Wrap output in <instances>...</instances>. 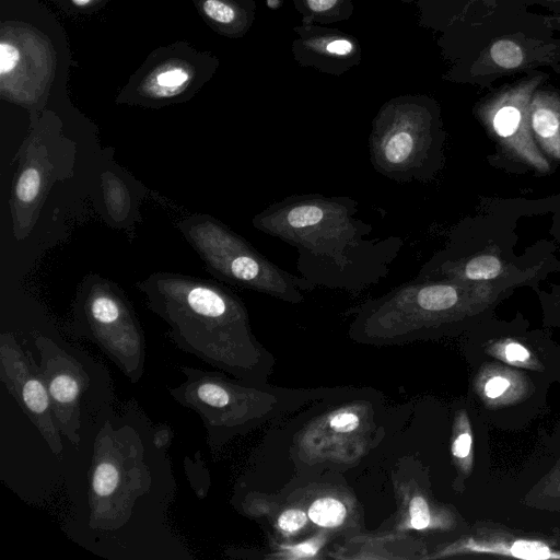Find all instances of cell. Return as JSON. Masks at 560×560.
<instances>
[{
  "label": "cell",
  "instance_id": "obj_6",
  "mask_svg": "<svg viewBox=\"0 0 560 560\" xmlns=\"http://www.w3.org/2000/svg\"><path fill=\"white\" fill-rule=\"evenodd\" d=\"M70 330L96 345L130 382L142 377L144 334L131 304L115 283L98 276H90L81 283Z\"/></svg>",
  "mask_w": 560,
  "mask_h": 560
},
{
  "label": "cell",
  "instance_id": "obj_1",
  "mask_svg": "<svg viewBox=\"0 0 560 560\" xmlns=\"http://www.w3.org/2000/svg\"><path fill=\"white\" fill-rule=\"evenodd\" d=\"M91 439L88 470V513L80 537L96 551L114 558L149 550V542L172 537L167 509L176 480L166 451L153 441V430L135 401L120 410L103 408L83 429ZM82 430V431H83Z\"/></svg>",
  "mask_w": 560,
  "mask_h": 560
},
{
  "label": "cell",
  "instance_id": "obj_11",
  "mask_svg": "<svg viewBox=\"0 0 560 560\" xmlns=\"http://www.w3.org/2000/svg\"><path fill=\"white\" fill-rule=\"evenodd\" d=\"M0 378L50 451L60 456L63 450L62 434L55 421L47 387L37 373L33 358L10 334L0 337Z\"/></svg>",
  "mask_w": 560,
  "mask_h": 560
},
{
  "label": "cell",
  "instance_id": "obj_5",
  "mask_svg": "<svg viewBox=\"0 0 560 560\" xmlns=\"http://www.w3.org/2000/svg\"><path fill=\"white\" fill-rule=\"evenodd\" d=\"M178 228L208 269L225 282L293 303L303 301L304 291L315 288L304 277L273 264L245 238L207 214L189 217Z\"/></svg>",
  "mask_w": 560,
  "mask_h": 560
},
{
  "label": "cell",
  "instance_id": "obj_10",
  "mask_svg": "<svg viewBox=\"0 0 560 560\" xmlns=\"http://www.w3.org/2000/svg\"><path fill=\"white\" fill-rule=\"evenodd\" d=\"M551 32L518 30L487 39L475 56L471 80L490 88L498 79L551 68L560 74V38Z\"/></svg>",
  "mask_w": 560,
  "mask_h": 560
},
{
  "label": "cell",
  "instance_id": "obj_2",
  "mask_svg": "<svg viewBox=\"0 0 560 560\" xmlns=\"http://www.w3.org/2000/svg\"><path fill=\"white\" fill-rule=\"evenodd\" d=\"M348 196L291 195L253 219L258 231L298 250L296 269L314 287L357 291L387 277L398 256V236L368 238L372 224L358 217Z\"/></svg>",
  "mask_w": 560,
  "mask_h": 560
},
{
  "label": "cell",
  "instance_id": "obj_3",
  "mask_svg": "<svg viewBox=\"0 0 560 560\" xmlns=\"http://www.w3.org/2000/svg\"><path fill=\"white\" fill-rule=\"evenodd\" d=\"M149 308L170 327L183 351L219 368L230 366L245 327L242 302L218 283L178 273L158 272L138 283Z\"/></svg>",
  "mask_w": 560,
  "mask_h": 560
},
{
  "label": "cell",
  "instance_id": "obj_12",
  "mask_svg": "<svg viewBox=\"0 0 560 560\" xmlns=\"http://www.w3.org/2000/svg\"><path fill=\"white\" fill-rule=\"evenodd\" d=\"M544 85L532 96L529 126L541 153L548 160L560 162V92Z\"/></svg>",
  "mask_w": 560,
  "mask_h": 560
},
{
  "label": "cell",
  "instance_id": "obj_15",
  "mask_svg": "<svg viewBox=\"0 0 560 560\" xmlns=\"http://www.w3.org/2000/svg\"><path fill=\"white\" fill-rule=\"evenodd\" d=\"M346 514L345 505L334 498L318 499L308 509V517L323 527L339 526Z\"/></svg>",
  "mask_w": 560,
  "mask_h": 560
},
{
  "label": "cell",
  "instance_id": "obj_24",
  "mask_svg": "<svg viewBox=\"0 0 560 560\" xmlns=\"http://www.w3.org/2000/svg\"><path fill=\"white\" fill-rule=\"evenodd\" d=\"M358 424H359L358 417L355 415L349 413V412L339 413L330 420L331 428H334L336 431H340V432L352 431L358 427Z\"/></svg>",
  "mask_w": 560,
  "mask_h": 560
},
{
  "label": "cell",
  "instance_id": "obj_19",
  "mask_svg": "<svg viewBox=\"0 0 560 560\" xmlns=\"http://www.w3.org/2000/svg\"><path fill=\"white\" fill-rule=\"evenodd\" d=\"M502 354L512 364H527L532 361L529 350L515 341L506 342L502 348Z\"/></svg>",
  "mask_w": 560,
  "mask_h": 560
},
{
  "label": "cell",
  "instance_id": "obj_32",
  "mask_svg": "<svg viewBox=\"0 0 560 560\" xmlns=\"http://www.w3.org/2000/svg\"><path fill=\"white\" fill-rule=\"evenodd\" d=\"M316 549L317 547L313 546V544H304L293 548L292 551L299 553L300 556H310L315 553Z\"/></svg>",
  "mask_w": 560,
  "mask_h": 560
},
{
  "label": "cell",
  "instance_id": "obj_16",
  "mask_svg": "<svg viewBox=\"0 0 560 560\" xmlns=\"http://www.w3.org/2000/svg\"><path fill=\"white\" fill-rule=\"evenodd\" d=\"M197 453L191 462L185 458V470L191 488L199 498H205L208 489V474Z\"/></svg>",
  "mask_w": 560,
  "mask_h": 560
},
{
  "label": "cell",
  "instance_id": "obj_22",
  "mask_svg": "<svg viewBox=\"0 0 560 560\" xmlns=\"http://www.w3.org/2000/svg\"><path fill=\"white\" fill-rule=\"evenodd\" d=\"M188 80V74L182 69L164 71L156 77V82L162 88L175 89Z\"/></svg>",
  "mask_w": 560,
  "mask_h": 560
},
{
  "label": "cell",
  "instance_id": "obj_21",
  "mask_svg": "<svg viewBox=\"0 0 560 560\" xmlns=\"http://www.w3.org/2000/svg\"><path fill=\"white\" fill-rule=\"evenodd\" d=\"M307 516L301 510H288L283 512L278 520L279 527L288 533L302 528L306 523Z\"/></svg>",
  "mask_w": 560,
  "mask_h": 560
},
{
  "label": "cell",
  "instance_id": "obj_18",
  "mask_svg": "<svg viewBox=\"0 0 560 560\" xmlns=\"http://www.w3.org/2000/svg\"><path fill=\"white\" fill-rule=\"evenodd\" d=\"M410 524L416 529H423L430 523V512L425 500L421 497L412 499L409 505Z\"/></svg>",
  "mask_w": 560,
  "mask_h": 560
},
{
  "label": "cell",
  "instance_id": "obj_14",
  "mask_svg": "<svg viewBox=\"0 0 560 560\" xmlns=\"http://www.w3.org/2000/svg\"><path fill=\"white\" fill-rule=\"evenodd\" d=\"M467 550L479 553L509 556L527 560L560 559V551L544 541L534 539L475 540L466 544Z\"/></svg>",
  "mask_w": 560,
  "mask_h": 560
},
{
  "label": "cell",
  "instance_id": "obj_17",
  "mask_svg": "<svg viewBox=\"0 0 560 560\" xmlns=\"http://www.w3.org/2000/svg\"><path fill=\"white\" fill-rule=\"evenodd\" d=\"M202 9L208 18L219 23L228 24L235 18L234 10L220 0H206Z\"/></svg>",
  "mask_w": 560,
  "mask_h": 560
},
{
  "label": "cell",
  "instance_id": "obj_27",
  "mask_svg": "<svg viewBox=\"0 0 560 560\" xmlns=\"http://www.w3.org/2000/svg\"><path fill=\"white\" fill-rule=\"evenodd\" d=\"M327 50L335 55H347L352 50V44L346 39H337L327 45Z\"/></svg>",
  "mask_w": 560,
  "mask_h": 560
},
{
  "label": "cell",
  "instance_id": "obj_29",
  "mask_svg": "<svg viewBox=\"0 0 560 560\" xmlns=\"http://www.w3.org/2000/svg\"><path fill=\"white\" fill-rule=\"evenodd\" d=\"M544 25L551 32L560 31V13L541 15Z\"/></svg>",
  "mask_w": 560,
  "mask_h": 560
},
{
  "label": "cell",
  "instance_id": "obj_4",
  "mask_svg": "<svg viewBox=\"0 0 560 560\" xmlns=\"http://www.w3.org/2000/svg\"><path fill=\"white\" fill-rule=\"evenodd\" d=\"M34 345L39 355L36 370L47 387L57 427L77 448L82 430L114 404L110 375L101 362L62 340L38 335Z\"/></svg>",
  "mask_w": 560,
  "mask_h": 560
},
{
  "label": "cell",
  "instance_id": "obj_28",
  "mask_svg": "<svg viewBox=\"0 0 560 560\" xmlns=\"http://www.w3.org/2000/svg\"><path fill=\"white\" fill-rule=\"evenodd\" d=\"M524 5L538 4L553 13H560V0H515Z\"/></svg>",
  "mask_w": 560,
  "mask_h": 560
},
{
  "label": "cell",
  "instance_id": "obj_13",
  "mask_svg": "<svg viewBox=\"0 0 560 560\" xmlns=\"http://www.w3.org/2000/svg\"><path fill=\"white\" fill-rule=\"evenodd\" d=\"M38 160L37 153H34L19 170L12 196L14 215L31 217L46 186L50 171H44V164L38 163Z\"/></svg>",
  "mask_w": 560,
  "mask_h": 560
},
{
  "label": "cell",
  "instance_id": "obj_25",
  "mask_svg": "<svg viewBox=\"0 0 560 560\" xmlns=\"http://www.w3.org/2000/svg\"><path fill=\"white\" fill-rule=\"evenodd\" d=\"M471 435L468 431L458 434L452 446L453 455L462 459L468 457L471 451Z\"/></svg>",
  "mask_w": 560,
  "mask_h": 560
},
{
  "label": "cell",
  "instance_id": "obj_34",
  "mask_svg": "<svg viewBox=\"0 0 560 560\" xmlns=\"http://www.w3.org/2000/svg\"><path fill=\"white\" fill-rule=\"evenodd\" d=\"M121 191H122V190L120 189V190H119L117 194H115V195H116L117 197H119V196H120V194H121ZM121 201H122L121 199H118L117 203L115 202V205H120V203H121Z\"/></svg>",
  "mask_w": 560,
  "mask_h": 560
},
{
  "label": "cell",
  "instance_id": "obj_31",
  "mask_svg": "<svg viewBox=\"0 0 560 560\" xmlns=\"http://www.w3.org/2000/svg\"><path fill=\"white\" fill-rule=\"evenodd\" d=\"M475 1L480 3L481 9L487 14H492L493 12H495L501 2V0H475Z\"/></svg>",
  "mask_w": 560,
  "mask_h": 560
},
{
  "label": "cell",
  "instance_id": "obj_26",
  "mask_svg": "<svg viewBox=\"0 0 560 560\" xmlns=\"http://www.w3.org/2000/svg\"><path fill=\"white\" fill-rule=\"evenodd\" d=\"M172 440L173 431L167 424H162L153 430V441L159 448L166 451L170 447Z\"/></svg>",
  "mask_w": 560,
  "mask_h": 560
},
{
  "label": "cell",
  "instance_id": "obj_8",
  "mask_svg": "<svg viewBox=\"0 0 560 560\" xmlns=\"http://www.w3.org/2000/svg\"><path fill=\"white\" fill-rule=\"evenodd\" d=\"M550 74L542 70L524 73L488 93L476 106L475 114L501 152L511 160L547 174L549 160L535 143L529 126V103L534 92Z\"/></svg>",
  "mask_w": 560,
  "mask_h": 560
},
{
  "label": "cell",
  "instance_id": "obj_20",
  "mask_svg": "<svg viewBox=\"0 0 560 560\" xmlns=\"http://www.w3.org/2000/svg\"><path fill=\"white\" fill-rule=\"evenodd\" d=\"M20 51L12 44L2 42L0 44V74L10 73L18 66Z\"/></svg>",
  "mask_w": 560,
  "mask_h": 560
},
{
  "label": "cell",
  "instance_id": "obj_9",
  "mask_svg": "<svg viewBox=\"0 0 560 560\" xmlns=\"http://www.w3.org/2000/svg\"><path fill=\"white\" fill-rule=\"evenodd\" d=\"M498 294V288L489 282L416 276L371 301L366 308L370 316L377 317L452 318L489 307Z\"/></svg>",
  "mask_w": 560,
  "mask_h": 560
},
{
  "label": "cell",
  "instance_id": "obj_7",
  "mask_svg": "<svg viewBox=\"0 0 560 560\" xmlns=\"http://www.w3.org/2000/svg\"><path fill=\"white\" fill-rule=\"evenodd\" d=\"M444 138L432 113H387L376 120L371 132L370 161L378 174L390 180L427 183L443 167Z\"/></svg>",
  "mask_w": 560,
  "mask_h": 560
},
{
  "label": "cell",
  "instance_id": "obj_33",
  "mask_svg": "<svg viewBox=\"0 0 560 560\" xmlns=\"http://www.w3.org/2000/svg\"><path fill=\"white\" fill-rule=\"evenodd\" d=\"M72 2L77 5H85L90 2V0H72Z\"/></svg>",
  "mask_w": 560,
  "mask_h": 560
},
{
  "label": "cell",
  "instance_id": "obj_23",
  "mask_svg": "<svg viewBox=\"0 0 560 560\" xmlns=\"http://www.w3.org/2000/svg\"><path fill=\"white\" fill-rule=\"evenodd\" d=\"M511 382L502 375H495L487 381L483 387L485 395L490 399H497L502 396L509 388Z\"/></svg>",
  "mask_w": 560,
  "mask_h": 560
},
{
  "label": "cell",
  "instance_id": "obj_30",
  "mask_svg": "<svg viewBox=\"0 0 560 560\" xmlns=\"http://www.w3.org/2000/svg\"><path fill=\"white\" fill-rule=\"evenodd\" d=\"M337 0H307L311 10L315 12H323L336 4Z\"/></svg>",
  "mask_w": 560,
  "mask_h": 560
}]
</instances>
